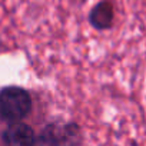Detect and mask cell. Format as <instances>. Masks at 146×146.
Wrapping results in <instances>:
<instances>
[{"mask_svg":"<svg viewBox=\"0 0 146 146\" xmlns=\"http://www.w3.org/2000/svg\"><path fill=\"white\" fill-rule=\"evenodd\" d=\"M35 146H83L82 127L73 120H53L37 133Z\"/></svg>","mask_w":146,"mask_h":146,"instance_id":"7a4b0ae2","label":"cell"},{"mask_svg":"<svg viewBox=\"0 0 146 146\" xmlns=\"http://www.w3.org/2000/svg\"><path fill=\"white\" fill-rule=\"evenodd\" d=\"M88 22L98 32L110 30L115 25V5L112 0H99L89 10Z\"/></svg>","mask_w":146,"mask_h":146,"instance_id":"277c9868","label":"cell"},{"mask_svg":"<svg viewBox=\"0 0 146 146\" xmlns=\"http://www.w3.org/2000/svg\"><path fill=\"white\" fill-rule=\"evenodd\" d=\"M37 135L25 122L10 123L2 132V146H35Z\"/></svg>","mask_w":146,"mask_h":146,"instance_id":"3957f363","label":"cell"},{"mask_svg":"<svg viewBox=\"0 0 146 146\" xmlns=\"http://www.w3.org/2000/svg\"><path fill=\"white\" fill-rule=\"evenodd\" d=\"M33 109L30 92L17 85H9L0 90V117L7 125L23 122Z\"/></svg>","mask_w":146,"mask_h":146,"instance_id":"6da1fadb","label":"cell"}]
</instances>
